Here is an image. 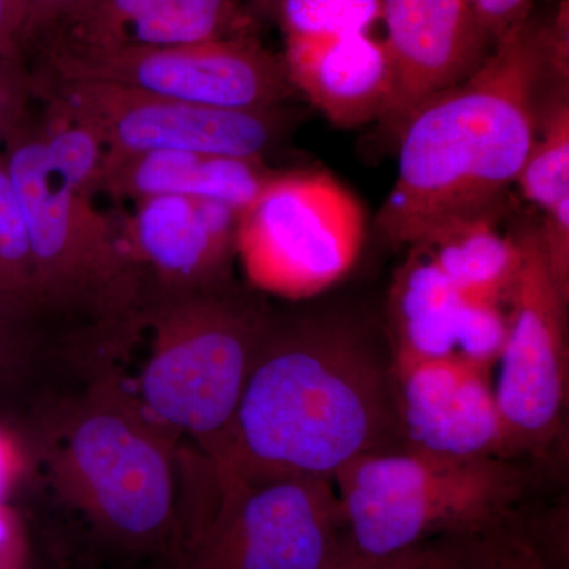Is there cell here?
<instances>
[{
    "mask_svg": "<svg viewBox=\"0 0 569 569\" xmlns=\"http://www.w3.org/2000/svg\"><path fill=\"white\" fill-rule=\"evenodd\" d=\"M539 470L518 459H448L400 448L335 477L353 559L441 537L478 535L530 500Z\"/></svg>",
    "mask_w": 569,
    "mask_h": 569,
    "instance_id": "obj_6",
    "label": "cell"
},
{
    "mask_svg": "<svg viewBox=\"0 0 569 569\" xmlns=\"http://www.w3.org/2000/svg\"><path fill=\"white\" fill-rule=\"evenodd\" d=\"M203 530L170 569H335L353 559L335 481L216 475Z\"/></svg>",
    "mask_w": 569,
    "mask_h": 569,
    "instance_id": "obj_8",
    "label": "cell"
},
{
    "mask_svg": "<svg viewBox=\"0 0 569 569\" xmlns=\"http://www.w3.org/2000/svg\"><path fill=\"white\" fill-rule=\"evenodd\" d=\"M24 526L18 512L9 503L0 505V545Z\"/></svg>",
    "mask_w": 569,
    "mask_h": 569,
    "instance_id": "obj_33",
    "label": "cell"
},
{
    "mask_svg": "<svg viewBox=\"0 0 569 569\" xmlns=\"http://www.w3.org/2000/svg\"><path fill=\"white\" fill-rule=\"evenodd\" d=\"M283 67L296 89L340 129L383 122L396 77L383 39L372 32L284 37Z\"/></svg>",
    "mask_w": 569,
    "mask_h": 569,
    "instance_id": "obj_16",
    "label": "cell"
},
{
    "mask_svg": "<svg viewBox=\"0 0 569 569\" xmlns=\"http://www.w3.org/2000/svg\"><path fill=\"white\" fill-rule=\"evenodd\" d=\"M395 99L383 122L396 134L427 100L466 80L493 43L467 0H383Z\"/></svg>",
    "mask_w": 569,
    "mask_h": 569,
    "instance_id": "obj_14",
    "label": "cell"
},
{
    "mask_svg": "<svg viewBox=\"0 0 569 569\" xmlns=\"http://www.w3.org/2000/svg\"><path fill=\"white\" fill-rule=\"evenodd\" d=\"M252 32L238 0H92L43 40L47 47H173Z\"/></svg>",
    "mask_w": 569,
    "mask_h": 569,
    "instance_id": "obj_17",
    "label": "cell"
},
{
    "mask_svg": "<svg viewBox=\"0 0 569 569\" xmlns=\"http://www.w3.org/2000/svg\"><path fill=\"white\" fill-rule=\"evenodd\" d=\"M29 467V452L20 438L0 426V505L9 503L10 493L24 477Z\"/></svg>",
    "mask_w": 569,
    "mask_h": 569,
    "instance_id": "obj_30",
    "label": "cell"
},
{
    "mask_svg": "<svg viewBox=\"0 0 569 569\" xmlns=\"http://www.w3.org/2000/svg\"><path fill=\"white\" fill-rule=\"evenodd\" d=\"M406 448L387 329L361 318H271L236 411L219 477H335Z\"/></svg>",
    "mask_w": 569,
    "mask_h": 569,
    "instance_id": "obj_1",
    "label": "cell"
},
{
    "mask_svg": "<svg viewBox=\"0 0 569 569\" xmlns=\"http://www.w3.org/2000/svg\"><path fill=\"white\" fill-rule=\"evenodd\" d=\"M411 249L462 293L501 306H508L522 266L518 236L500 234L490 212L443 224Z\"/></svg>",
    "mask_w": 569,
    "mask_h": 569,
    "instance_id": "obj_19",
    "label": "cell"
},
{
    "mask_svg": "<svg viewBox=\"0 0 569 569\" xmlns=\"http://www.w3.org/2000/svg\"><path fill=\"white\" fill-rule=\"evenodd\" d=\"M0 337H6V339L14 340L13 332L9 331V329H7L6 326L2 325V321H0Z\"/></svg>",
    "mask_w": 569,
    "mask_h": 569,
    "instance_id": "obj_37",
    "label": "cell"
},
{
    "mask_svg": "<svg viewBox=\"0 0 569 569\" xmlns=\"http://www.w3.org/2000/svg\"><path fill=\"white\" fill-rule=\"evenodd\" d=\"M29 91L31 78L22 70L21 61L0 59V146L24 123Z\"/></svg>",
    "mask_w": 569,
    "mask_h": 569,
    "instance_id": "obj_26",
    "label": "cell"
},
{
    "mask_svg": "<svg viewBox=\"0 0 569 569\" xmlns=\"http://www.w3.org/2000/svg\"><path fill=\"white\" fill-rule=\"evenodd\" d=\"M263 159L189 151L103 152L97 192L127 198L179 194L241 211L271 178Z\"/></svg>",
    "mask_w": 569,
    "mask_h": 569,
    "instance_id": "obj_18",
    "label": "cell"
},
{
    "mask_svg": "<svg viewBox=\"0 0 569 569\" xmlns=\"http://www.w3.org/2000/svg\"><path fill=\"white\" fill-rule=\"evenodd\" d=\"M238 211L201 198L137 201L121 227L123 244L156 291H183L231 280Z\"/></svg>",
    "mask_w": 569,
    "mask_h": 569,
    "instance_id": "obj_15",
    "label": "cell"
},
{
    "mask_svg": "<svg viewBox=\"0 0 569 569\" xmlns=\"http://www.w3.org/2000/svg\"><path fill=\"white\" fill-rule=\"evenodd\" d=\"M176 441L118 373L103 372L43 415L36 456L102 541L171 568L181 545Z\"/></svg>",
    "mask_w": 569,
    "mask_h": 569,
    "instance_id": "obj_3",
    "label": "cell"
},
{
    "mask_svg": "<svg viewBox=\"0 0 569 569\" xmlns=\"http://www.w3.org/2000/svg\"><path fill=\"white\" fill-rule=\"evenodd\" d=\"M522 266L508 301L496 399L508 456L541 470L567 447L568 299L550 276L537 227L516 234Z\"/></svg>",
    "mask_w": 569,
    "mask_h": 569,
    "instance_id": "obj_9",
    "label": "cell"
},
{
    "mask_svg": "<svg viewBox=\"0 0 569 569\" xmlns=\"http://www.w3.org/2000/svg\"><path fill=\"white\" fill-rule=\"evenodd\" d=\"M9 3V10L11 20L17 26L18 32H20V41L22 31H24L26 21H28L29 7H31V0H7Z\"/></svg>",
    "mask_w": 569,
    "mask_h": 569,
    "instance_id": "obj_34",
    "label": "cell"
},
{
    "mask_svg": "<svg viewBox=\"0 0 569 569\" xmlns=\"http://www.w3.org/2000/svg\"><path fill=\"white\" fill-rule=\"evenodd\" d=\"M0 569H33L31 538L26 526L0 545Z\"/></svg>",
    "mask_w": 569,
    "mask_h": 569,
    "instance_id": "obj_31",
    "label": "cell"
},
{
    "mask_svg": "<svg viewBox=\"0 0 569 569\" xmlns=\"http://www.w3.org/2000/svg\"><path fill=\"white\" fill-rule=\"evenodd\" d=\"M387 312L397 355L462 358L490 369L507 340V306L462 293L418 249L397 269Z\"/></svg>",
    "mask_w": 569,
    "mask_h": 569,
    "instance_id": "obj_13",
    "label": "cell"
},
{
    "mask_svg": "<svg viewBox=\"0 0 569 569\" xmlns=\"http://www.w3.org/2000/svg\"><path fill=\"white\" fill-rule=\"evenodd\" d=\"M144 316L152 337L134 396L153 421L192 440L216 467L271 313L231 279L153 291Z\"/></svg>",
    "mask_w": 569,
    "mask_h": 569,
    "instance_id": "obj_4",
    "label": "cell"
},
{
    "mask_svg": "<svg viewBox=\"0 0 569 569\" xmlns=\"http://www.w3.org/2000/svg\"><path fill=\"white\" fill-rule=\"evenodd\" d=\"M546 80L539 22L529 18L470 77L413 112L397 134L396 182L378 212L391 244L411 249L443 224L490 212L518 179Z\"/></svg>",
    "mask_w": 569,
    "mask_h": 569,
    "instance_id": "obj_2",
    "label": "cell"
},
{
    "mask_svg": "<svg viewBox=\"0 0 569 569\" xmlns=\"http://www.w3.org/2000/svg\"><path fill=\"white\" fill-rule=\"evenodd\" d=\"M92 0H31L28 21L21 37V48L43 40L59 24L89 6Z\"/></svg>",
    "mask_w": 569,
    "mask_h": 569,
    "instance_id": "obj_29",
    "label": "cell"
},
{
    "mask_svg": "<svg viewBox=\"0 0 569 569\" xmlns=\"http://www.w3.org/2000/svg\"><path fill=\"white\" fill-rule=\"evenodd\" d=\"M250 3L261 13H274L276 0H250Z\"/></svg>",
    "mask_w": 569,
    "mask_h": 569,
    "instance_id": "obj_36",
    "label": "cell"
},
{
    "mask_svg": "<svg viewBox=\"0 0 569 569\" xmlns=\"http://www.w3.org/2000/svg\"><path fill=\"white\" fill-rule=\"evenodd\" d=\"M20 32L11 20L9 3L0 0V59L21 61Z\"/></svg>",
    "mask_w": 569,
    "mask_h": 569,
    "instance_id": "obj_32",
    "label": "cell"
},
{
    "mask_svg": "<svg viewBox=\"0 0 569 569\" xmlns=\"http://www.w3.org/2000/svg\"><path fill=\"white\" fill-rule=\"evenodd\" d=\"M492 43L529 20L533 0H467Z\"/></svg>",
    "mask_w": 569,
    "mask_h": 569,
    "instance_id": "obj_28",
    "label": "cell"
},
{
    "mask_svg": "<svg viewBox=\"0 0 569 569\" xmlns=\"http://www.w3.org/2000/svg\"><path fill=\"white\" fill-rule=\"evenodd\" d=\"M538 114L537 132L515 186L529 203L545 211L569 197L568 86Z\"/></svg>",
    "mask_w": 569,
    "mask_h": 569,
    "instance_id": "obj_20",
    "label": "cell"
},
{
    "mask_svg": "<svg viewBox=\"0 0 569 569\" xmlns=\"http://www.w3.org/2000/svg\"><path fill=\"white\" fill-rule=\"evenodd\" d=\"M335 569H485L477 535L441 537L381 557L351 559Z\"/></svg>",
    "mask_w": 569,
    "mask_h": 569,
    "instance_id": "obj_23",
    "label": "cell"
},
{
    "mask_svg": "<svg viewBox=\"0 0 569 569\" xmlns=\"http://www.w3.org/2000/svg\"><path fill=\"white\" fill-rule=\"evenodd\" d=\"M50 112L91 130L104 151H189L263 159L279 137L274 111L224 110L88 80H31Z\"/></svg>",
    "mask_w": 569,
    "mask_h": 569,
    "instance_id": "obj_11",
    "label": "cell"
},
{
    "mask_svg": "<svg viewBox=\"0 0 569 569\" xmlns=\"http://www.w3.org/2000/svg\"><path fill=\"white\" fill-rule=\"evenodd\" d=\"M537 228L550 276L569 301V197L545 209Z\"/></svg>",
    "mask_w": 569,
    "mask_h": 569,
    "instance_id": "obj_25",
    "label": "cell"
},
{
    "mask_svg": "<svg viewBox=\"0 0 569 569\" xmlns=\"http://www.w3.org/2000/svg\"><path fill=\"white\" fill-rule=\"evenodd\" d=\"M366 238V213L325 171L272 174L238 212L234 253L254 290L309 299L351 271Z\"/></svg>",
    "mask_w": 569,
    "mask_h": 569,
    "instance_id": "obj_7",
    "label": "cell"
},
{
    "mask_svg": "<svg viewBox=\"0 0 569 569\" xmlns=\"http://www.w3.org/2000/svg\"><path fill=\"white\" fill-rule=\"evenodd\" d=\"M542 58H545L546 78L556 84L568 86L569 78V6L561 0L552 17L539 22Z\"/></svg>",
    "mask_w": 569,
    "mask_h": 569,
    "instance_id": "obj_27",
    "label": "cell"
},
{
    "mask_svg": "<svg viewBox=\"0 0 569 569\" xmlns=\"http://www.w3.org/2000/svg\"><path fill=\"white\" fill-rule=\"evenodd\" d=\"M383 0H276L284 37L372 32L381 22Z\"/></svg>",
    "mask_w": 569,
    "mask_h": 569,
    "instance_id": "obj_22",
    "label": "cell"
},
{
    "mask_svg": "<svg viewBox=\"0 0 569 569\" xmlns=\"http://www.w3.org/2000/svg\"><path fill=\"white\" fill-rule=\"evenodd\" d=\"M44 52L47 77L110 82L201 107L274 111L293 89L282 59L252 32L173 47Z\"/></svg>",
    "mask_w": 569,
    "mask_h": 569,
    "instance_id": "obj_10",
    "label": "cell"
},
{
    "mask_svg": "<svg viewBox=\"0 0 569 569\" xmlns=\"http://www.w3.org/2000/svg\"><path fill=\"white\" fill-rule=\"evenodd\" d=\"M395 359L406 448L448 459H511L488 367L462 358Z\"/></svg>",
    "mask_w": 569,
    "mask_h": 569,
    "instance_id": "obj_12",
    "label": "cell"
},
{
    "mask_svg": "<svg viewBox=\"0 0 569 569\" xmlns=\"http://www.w3.org/2000/svg\"><path fill=\"white\" fill-rule=\"evenodd\" d=\"M518 509L477 535L485 569H549L523 533Z\"/></svg>",
    "mask_w": 569,
    "mask_h": 569,
    "instance_id": "obj_24",
    "label": "cell"
},
{
    "mask_svg": "<svg viewBox=\"0 0 569 569\" xmlns=\"http://www.w3.org/2000/svg\"><path fill=\"white\" fill-rule=\"evenodd\" d=\"M37 312L28 230L0 152V321L13 332Z\"/></svg>",
    "mask_w": 569,
    "mask_h": 569,
    "instance_id": "obj_21",
    "label": "cell"
},
{
    "mask_svg": "<svg viewBox=\"0 0 569 569\" xmlns=\"http://www.w3.org/2000/svg\"><path fill=\"white\" fill-rule=\"evenodd\" d=\"M14 355H17V350H14V340L0 337V372L6 370L7 367L13 365Z\"/></svg>",
    "mask_w": 569,
    "mask_h": 569,
    "instance_id": "obj_35",
    "label": "cell"
},
{
    "mask_svg": "<svg viewBox=\"0 0 569 569\" xmlns=\"http://www.w3.org/2000/svg\"><path fill=\"white\" fill-rule=\"evenodd\" d=\"M9 170L31 247L37 312L77 317L127 339L146 305V280L121 228L51 163L39 129L22 123L6 142Z\"/></svg>",
    "mask_w": 569,
    "mask_h": 569,
    "instance_id": "obj_5",
    "label": "cell"
}]
</instances>
